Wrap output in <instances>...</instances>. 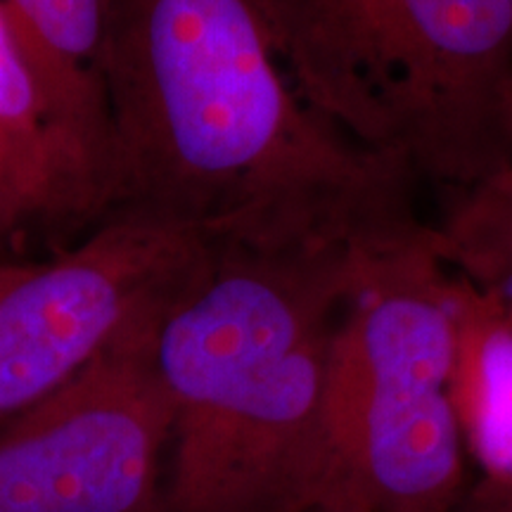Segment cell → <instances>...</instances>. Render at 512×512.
Instances as JSON below:
<instances>
[{"instance_id": "cell-1", "label": "cell", "mask_w": 512, "mask_h": 512, "mask_svg": "<svg viewBox=\"0 0 512 512\" xmlns=\"http://www.w3.org/2000/svg\"><path fill=\"white\" fill-rule=\"evenodd\" d=\"M105 91L107 216L268 252L387 259L434 242L411 178L297 91L266 0H112Z\"/></svg>"}, {"instance_id": "cell-2", "label": "cell", "mask_w": 512, "mask_h": 512, "mask_svg": "<svg viewBox=\"0 0 512 512\" xmlns=\"http://www.w3.org/2000/svg\"><path fill=\"white\" fill-rule=\"evenodd\" d=\"M377 261L344 249H207L155 328L171 403L159 512H299L328 489L332 347Z\"/></svg>"}, {"instance_id": "cell-3", "label": "cell", "mask_w": 512, "mask_h": 512, "mask_svg": "<svg viewBox=\"0 0 512 512\" xmlns=\"http://www.w3.org/2000/svg\"><path fill=\"white\" fill-rule=\"evenodd\" d=\"M294 86L413 185L512 169V0H266Z\"/></svg>"}, {"instance_id": "cell-4", "label": "cell", "mask_w": 512, "mask_h": 512, "mask_svg": "<svg viewBox=\"0 0 512 512\" xmlns=\"http://www.w3.org/2000/svg\"><path fill=\"white\" fill-rule=\"evenodd\" d=\"M456 342L453 280L434 245L377 261L339 320L332 484H347L373 512H453L467 491Z\"/></svg>"}, {"instance_id": "cell-5", "label": "cell", "mask_w": 512, "mask_h": 512, "mask_svg": "<svg viewBox=\"0 0 512 512\" xmlns=\"http://www.w3.org/2000/svg\"><path fill=\"white\" fill-rule=\"evenodd\" d=\"M174 292L145 306L57 392L5 422L0 512H159L171 403L155 366V328Z\"/></svg>"}, {"instance_id": "cell-6", "label": "cell", "mask_w": 512, "mask_h": 512, "mask_svg": "<svg viewBox=\"0 0 512 512\" xmlns=\"http://www.w3.org/2000/svg\"><path fill=\"white\" fill-rule=\"evenodd\" d=\"M209 245L195 230L112 214L48 264L0 266V422L79 375Z\"/></svg>"}, {"instance_id": "cell-7", "label": "cell", "mask_w": 512, "mask_h": 512, "mask_svg": "<svg viewBox=\"0 0 512 512\" xmlns=\"http://www.w3.org/2000/svg\"><path fill=\"white\" fill-rule=\"evenodd\" d=\"M46 76L57 105L105 183L110 181V117L105 50L112 0H0Z\"/></svg>"}, {"instance_id": "cell-8", "label": "cell", "mask_w": 512, "mask_h": 512, "mask_svg": "<svg viewBox=\"0 0 512 512\" xmlns=\"http://www.w3.org/2000/svg\"><path fill=\"white\" fill-rule=\"evenodd\" d=\"M456 278V275H453ZM453 399L482 477L512 479V306L453 280Z\"/></svg>"}, {"instance_id": "cell-9", "label": "cell", "mask_w": 512, "mask_h": 512, "mask_svg": "<svg viewBox=\"0 0 512 512\" xmlns=\"http://www.w3.org/2000/svg\"><path fill=\"white\" fill-rule=\"evenodd\" d=\"M451 197L444 221L432 226L439 264L512 306V169Z\"/></svg>"}, {"instance_id": "cell-10", "label": "cell", "mask_w": 512, "mask_h": 512, "mask_svg": "<svg viewBox=\"0 0 512 512\" xmlns=\"http://www.w3.org/2000/svg\"><path fill=\"white\" fill-rule=\"evenodd\" d=\"M453 512H512V479L482 477L467 486Z\"/></svg>"}, {"instance_id": "cell-11", "label": "cell", "mask_w": 512, "mask_h": 512, "mask_svg": "<svg viewBox=\"0 0 512 512\" xmlns=\"http://www.w3.org/2000/svg\"><path fill=\"white\" fill-rule=\"evenodd\" d=\"M299 512H373L363 498H358L347 484H330L316 501Z\"/></svg>"}]
</instances>
